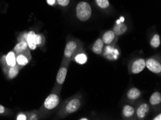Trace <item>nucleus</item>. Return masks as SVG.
Here are the masks:
<instances>
[{
	"label": "nucleus",
	"mask_w": 161,
	"mask_h": 120,
	"mask_svg": "<svg viewBox=\"0 0 161 120\" xmlns=\"http://www.w3.org/2000/svg\"><path fill=\"white\" fill-rule=\"evenodd\" d=\"M82 97L80 93H77L73 96L66 99L61 105L56 115L57 119H64L70 114L77 112L82 107Z\"/></svg>",
	"instance_id": "1"
},
{
	"label": "nucleus",
	"mask_w": 161,
	"mask_h": 120,
	"mask_svg": "<svg viewBox=\"0 0 161 120\" xmlns=\"http://www.w3.org/2000/svg\"><path fill=\"white\" fill-rule=\"evenodd\" d=\"M61 102L60 93L52 91L50 94L46 97L43 104L38 110L40 113L42 119L50 116L53 111L57 108Z\"/></svg>",
	"instance_id": "2"
},
{
	"label": "nucleus",
	"mask_w": 161,
	"mask_h": 120,
	"mask_svg": "<svg viewBox=\"0 0 161 120\" xmlns=\"http://www.w3.org/2000/svg\"><path fill=\"white\" fill-rule=\"evenodd\" d=\"M82 48H83V43L80 39L72 36L68 37L67 38V43H66L62 63H71L74 55Z\"/></svg>",
	"instance_id": "3"
},
{
	"label": "nucleus",
	"mask_w": 161,
	"mask_h": 120,
	"mask_svg": "<svg viewBox=\"0 0 161 120\" xmlns=\"http://www.w3.org/2000/svg\"><path fill=\"white\" fill-rule=\"evenodd\" d=\"M75 16L80 22L88 21L92 17V6L86 0H81L78 2L75 7Z\"/></svg>",
	"instance_id": "4"
},
{
	"label": "nucleus",
	"mask_w": 161,
	"mask_h": 120,
	"mask_svg": "<svg viewBox=\"0 0 161 120\" xmlns=\"http://www.w3.org/2000/svg\"><path fill=\"white\" fill-rule=\"evenodd\" d=\"M70 63H61L60 68L58 69L56 78V82L53 86L52 91L61 93V91L62 89V86L64 84L66 77H67L68 68H69Z\"/></svg>",
	"instance_id": "5"
},
{
	"label": "nucleus",
	"mask_w": 161,
	"mask_h": 120,
	"mask_svg": "<svg viewBox=\"0 0 161 120\" xmlns=\"http://www.w3.org/2000/svg\"><path fill=\"white\" fill-rule=\"evenodd\" d=\"M146 68L155 74H161V58L160 54H156L145 59Z\"/></svg>",
	"instance_id": "6"
},
{
	"label": "nucleus",
	"mask_w": 161,
	"mask_h": 120,
	"mask_svg": "<svg viewBox=\"0 0 161 120\" xmlns=\"http://www.w3.org/2000/svg\"><path fill=\"white\" fill-rule=\"evenodd\" d=\"M146 68L145 59L142 58H137L131 60L128 65V71L131 75H135L141 73Z\"/></svg>",
	"instance_id": "7"
},
{
	"label": "nucleus",
	"mask_w": 161,
	"mask_h": 120,
	"mask_svg": "<svg viewBox=\"0 0 161 120\" xmlns=\"http://www.w3.org/2000/svg\"><path fill=\"white\" fill-rule=\"evenodd\" d=\"M150 109L151 107L147 102L144 101L139 102L135 108L136 119H145L150 113Z\"/></svg>",
	"instance_id": "8"
},
{
	"label": "nucleus",
	"mask_w": 161,
	"mask_h": 120,
	"mask_svg": "<svg viewBox=\"0 0 161 120\" xmlns=\"http://www.w3.org/2000/svg\"><path fill=\"white\" fill-rule=\"evenodd\" d=\"M0 64L2 67H12L17 65L16 54L13 50L0 57Z\"/></svg>",
	"instance_id": "9"
},
{
	"label": "nucleus",
	"mask_w": 161,
	"mask_h": 120,
	"mask_svg": "<svg viewBox=\"0 0 161 120\" xmlns=\"http://www.w3.org/2000/svg\"><path fill=\"white\" fill-rule=\"evenodd\" d=\"M31 59H32V55H31V50L29 48L25 51H24V52L16 55L17 65H19L22 68L25 67V65H28Z\"/></svg>",
	"instance_id": "10"
},
{
	"label": "nucleus",
	"mask_w": 161,
	"mask_h": 120,
	"mask_svg": "<svg viewBox=\"0 0 161 120\" xmlns=\"http://www.w3.org/2000/svg\"><path fill=\"white\" fill-rule=\"evenodd\" d=\"M94 4L99 10L105 14H111L114 12V7L109 0H93Z\"/></svg>",
	"instance_id": "11"
},
{
	"label": "nucleus",
	"mask_w": 161,
	"mask_h": 120,
	"mask_svg": "<svg viewBox=\"0 0 161 120\" xmlns=\"http://www.w3.org/2000/svg\"><path fill=\"white\" fill-rule=\"evenodd\" d=\"M2 68L6 79L10 81L18 76L19 70L23 68L18 65H15L14 66H12V67H2Z\"/></svg>",
	"instance_id": "12"
},
{
	"label": "nucleus",
	"mask_w": 161,
	"mask_h": 120,
	"mask_svg": "<svg viewBox=\"0 0 161 120\" xmlns=\"http://www.w3.org/2000/svg\"><path fill=\"white\" fill-rule=\"evenodd\" d=\"M118 37L115 35L112 30H107L104 32L103 35L101 37L102 40L104 43L105 45H111L116 47V43L118 41Z\"/></svg>",
	"instance_id": "13"
},
{
	"label": "nucleus",
	"mask_w": 161,
	"mask_h": 120,
	"mask_svg": "<svg viewBox=\"0 0 161 120\" xmlns=\"http://www.w3.org/2000/svg\"><path fill=\"white\" fill-rule=\"evenodd\" d=\"M141 96H142V92L141 91L136 87L130 88L126 92V99L127 101L131 103V104H134L138 101L140 99Z\"/></svg>",
	"instance_id": "14"
},
{
	"label": "nucleus",
	"mask_w": 161,
	"mask_h": 120,
	"mask_svg": "<svg viewBox=\"0 0 161 120\" xmlns=\"http://www.w3.org/2000/svg\"><path fill=\"white\" fill-rule=\"evenodd\" d=\"M149 104L153 110L157 111L160 109L161 107V94L160 91H155L149 99Z\"/></svg>",
	"instance_id": "15"
},
{
	"label": "nucleus",
	"mask_w": 161,
	"mask_h": 120,
	"mask_svg": "<svg viewBox=\"0 0 161 120\" xmlns=\"http://www.w3.org/2000/svg\"><path fill=\"white\" fill-rule=\"evenodd\" d=\"M121 117L124 119H136L135 107L130 104L124 105L121 109Z\"/></svg>",
	"instance_id": "16"
},
{
	"label": "nucleus",
	"mask_w": 161,
	"mask_h": 120,
	"mask_svg": "<svg viewBox=\"0 0 161 120\" xmlns=\"http://www.w3.org/2000/svg\"><path fill=\"white\" fill-rule=\"evenodd\" d=\"M88 60V56H87L84 47L82 48L78 52L74 55L72 61H75V63H78L80 65L85 64Z\"/></svg>",
	"instance_id": "17"
},
{
	"label": "nucleus",
	"mask_w": 161,
	"mask_h": 120,
	"mask_svg": "<svg viewBox=\"0 0 161 120\" xmlns=\"http://www.w3.org/2000/svg\"><path fill=\"white\" fill-rule=\"evenodd\" d=\"M104 48H105L104 43L103 42V40H102L101 38H98L96 41H95L94 43L92 44L91 50L95 53V54L101 55L103 54Z\"/></svg>",
	"instance_id": "18"
},
{
	"label": "nucleus",
	"mask_w": 161,
	"mask_h": 120,
	"mask_svg": "<svg viewBox=\"0 0 161 120\" xmlns=\"http://www.w3.org/2000/svg\"><path fill=\"white\" fill-rule=\"evenodd\" d=\"M112 30L114 31V33H115L116 36H120L126 33V31L128 30V26L127 24L122 23V22H118V23H116L114 24Z\"/></svg>",
	"instance_id": "19"
},
{
	"label": "nucleus",
	"mask_w": 161,
	"mask_h": 120,
	"mask_svg": "<svg viewBox=\"0 0 161 120\" xmlns=\"http://www.w3.org/2000/svg\"><path fill=\"white\" fill-rule=\"evenodd\" d=\"M36 33L35 31L30 30V31H28V34H27L25 42L27 43V44H28V48L31 50H34L37 48V46H36V43H35Z\"/></svg>",
	"instance_id": "20"
},
{
	"label": "nucleus",
	"mask_w": 161,
	"mask_h": 120,
	"mask_svg": "<svg viewBox=\"0 0 161 120\" xmlns=\"http://www.w3.org/2000/svg\"><path fill=\"white\" fill-rule=\"evenodd\" d=\"M29 48L28 46V44L25 42V41H18V43L13 48V51L15 54H19V53H23L26 50H28Z\"/></svg>",
	"instance_id": "21"
},
{
	"label": "nucleus",
	"mask_w": 161,
	"mask_h": 120,
	"mask_svg": "<svg viewBox=\"0 0 161 120\" xmlns=\"http://www.w3.org/2000/svg\"><path fill=\"white\" fill-rule=\"evenodd\" d=\"M35 43L37 48H43L46 44V38L42 33H36Z\"/></svg>",
	"instance_id": "22"
},
{
	"label": "nucleus",
	"mask_w": 161,
	"mask_h": 120,
	"mask_svg": "<svg viewBox=\"0 0 161 120\" xmlns=\"http://www.w3.org/2000/svg\"><path fill=\"white\" fill-rule=\"evenodd\" d=\"M150 45L151 47L154 49H157L160 47V37L159 34L155 33L152 36L150 40Z\"/></svg>",
	"instance_id": "23"
},
{
	"label": "nucleus",
	"mask_w": 161,
	"mask_h": 120,
	"mask_svg": "<svg viewBox=\"0 0 161 120\" xmlns=\"http://www.w3.org/2000/svg\"><path fill=\"white\" fill-rule=\"evenodd\" d=\"M57 5L60 7L62 10L67 11L71 5L72 0H57Z\"/></svg>",
	"instance_id": "24"
},
{
	"label": "nucleus",
	"mask_w": 161,
	"mask_h": 120,
	"mask_svg": "<svg viewBox=\"0 0 161 120\" xmlns=\"http://www.w3.org/2000/svg\"><path fill=\"white\" fill-rule=\"evenodd\" d=\"M42 119L40 113L38 109H34L32 111H29L28 120H39Z\"/></svg>",
	"instance_id": "25"
},
{
	"label": "nucleus",
	"mask_w": 161,
	"mask_h": 120,
	"mask_svg": "<svg viewBox=\"0 0 161 120\" xmlns=\"http://www.w3.org/2000/svg\"><path fill=\"white\" fill-rule=\"evenodd\" d=\"M13 114V111H12L10 109L0 104V116L9 117L12 116Z\"/></svg>",
	"instance_id": "26"
},
{
	"label": "nucleus",
	"mask_w": 161,
	"mask_h": 120,
	"mask_svg": "<svg viewBox=\"0 0 161 120\" xmlns=\"http://www.w3.org/2000/svg\"><path fill=\"white\" fill-rule=\"evenodd\" d=\"M29 112H19L16 115V120H28Z\"/></svg>",
	"instance_id": "27"
},
{
	"label": "nucleus",
	"mask_w": 161,
	"mask_h": 120,
	"mask_svg": "<svg viewBox=\"0 0 161 120\" xmlns=\"http://www.w3.org/2000/svg\"><path fill=\"white\" fill-rule=\"evenodd\" d=\"M27 34H28V31H24L19 33L18 36V41H25Z\"/></svg>",
	"instance_id": "28"
},
{
	"label": "nucleus",
	"mask_w": 161,
	"mask_h": 120,
	"mask_svg": "<svg viewBox=\"0 0 161 120\" xmlns=\"http://www.w3.org/2000/svg\"><path fill=\"white\" fill-rule=\"evenodd\" d=\"M46 3L51 7H56L57 6V0H46Z\"/></svg>",
	"instance_id": "29"
},
{
	"label": "nucleus",
	"mask_w": 161,
	"mask_h": 120,
	"mask_svg": "<svg viewBox=\"0 0 161 120\" xmlns=\"http://www.w3.org/2000/svg\"><path fill=\"white\" fill-rule=\"evenodd\" d=\"M153 120H160L161 119V114H158V116H155L154 118L152 119Z\"/></svg>",
	"instance_id": "30"
},
{
	"label": "nucleus",
	"mask_w": 161,
	"mask_h": 120,
	"mask_svg": "<svg viewBox=\"0 0 161 120\" xmlns=\"http://www.w3.org/2000/svg\"><path fill=\"white\" fill-rule=\"evenodd\" d=\"M80 120H87V119H89L88 118H86V117H83V118H80L79 119Z\"/></svg>",
	"instance_id": "31"
}]
</instances>
